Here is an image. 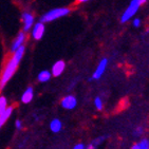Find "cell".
<instances>
[{"label": "cell", "instance_id": "1", "mask_svg": "<svg viewBox=\"0 0 149 149\" xmlns=\"http://www.w3.org/2000/svg\"><path fill=\"white\" fill-rule=\"evenodd\" d=\"M24 51H26V47H20L17 51L13 53V56L6 63V67H4L2 73H1V76H0V91H2L4 89V87L11 80L13 75L16 73L20 61H21L23 55H24Z\"/></svg>", "mask_w": 149, "mask_h": 149}, {"label": "cell", "instance_id": "2", "mask_svg": "<svg viewBox=\"0 0 149 149\" xmlns=\"http://www.w3.org/2000/svg\"><path fill=\"white\" fill-rule=\"evenodd\" d=\"M70 13H71V10L69 8H55V9H52L50 11L46 12L40 17L39 21H41L43 23L52 22V21H55V20L59 19V18L66 17Z\"/></svg>", "mask_w": 149, "mask_h": 149}, {"label": "cell", "instance_id": "3", "mask_svg": "<svg viewBox=\"0 0 149 149\" xmlns=\"http://www.w3.org/2000/svg\"><path fill=\"white\" fill-rule=\"evenodd\" d=\"M146 1L147 0H131V2L129 3L128 8L125 10V12H124L123 15H122L120 21H122L123 23L129 21V20L138 13L140 6H142V4H144Z\"/></svg>", "mask_w": 149, "mask_h": 149}, {"label": "cell", "instance_id": "4", "mask_svg": "<svg viewBox=\"0 0 149 149\" xmlns=\"http://www.w3.org/2000/svg\"><path fill=\"white\" fill-rule=\"evenodd\" d=\"M31 30H32V32H31L32 38L37 41V40H40L43 37L45 32H46V26H45L43 22L38 21V22L34 23V26H32Z\"/></svg>", "mask_w": 149, "mask_h": 149}, {"label": "cell", "instance_id": "5", "mask_svg": "<svg viewBox=\"0 0 149 149\" xmlns=\"http://www.w3.org/2000/svg\"><path fill=\"white\" fill-rule=\"evenodd\" d=\"M21 20H22V22H23V32H24V33L29 32L35 23L34 15L29 11L23 12L22 14H21Z\"/></svg>", "mask_w": 149, "mask_h": 149}, {"label": "cell", "instance_id": "6", "mask_svg": "<svg viewBox=\"0 0 149 149\" xmlns=\"http://www.w3.org/2000/svg\"><path fill=\"white\" fill-rule=\"evenodd\" d=\"M26 33H24L23 31L19 32V34L16 36V38L12 41L11 46H10V51H11L12 53H14V52H16L18 49H19L20 47L24 46V41H26Z\"/></svg>", "mask_w": 149, "mask_h": 149}, {"label": "cell", "instance_id": "7", "mask_svg": "<svg viewBox=\"0 0 149 149\" xmlns=\"http://www.w3.org/2000/svg\"><path fill=\"white\" fill-rule=\"evenodd\" d=\"M107 66H108V59H107V58H103V59L98 63V65H97V67H96L95 71L93 72L91 79H95V80L100 79V78L103 76L104 73H105V71H106Z\"/></svg>", "mask_w": 149, "mask_h": 149}, {"label": "cell", "instance_id": "8", "mask_svg": "<svg viewBox=\"0 0 149 149\" xmlns=\"http://www.w3.org/2000/svg\"><path fill=\"white\" fill-rule=\"evenodd\" d=\"M61 107H63V109H67V110H72L74 109L75 107L77 106V100L75 97L74 95H67L65 97L61 100Z\"/></svg>", "mask_w": 149, "mask_h": 149}, {"label": "cell", "instance_id": "9", "mask_svg": "<svg viewBox=\"0 0 149 149\" xmlns=\"http://www.w3.org/2000/svg\"><path fill=\"white\" fill-rule=\"evenodd\" d=\"M66 69V63L63 60H57L56 63H53L51 70V74L55 77H57L59 75H61Z\"/></svg>", "mask_w": 149, "mask_h": 149}, {"label": "cell", "instance_id": "10", "mask_svg": "<svg viewBox=\"0 0 149 149\" xmlns=\"http://www.w3.org/2000/svg\"><path fill=\"white\" fill-rule=\"evenodd\" d=\"M33 98H34V89L33 87H28L21 95V103L29 104L33 100Z\"/></svg>", "mask_w": 149, "mask_h": 149}, {"label": "cell", "instance_id": "11", "mask_svg": "<svg viewBox=\"0 0 149 149\" xmlns=\"http://www.w3.org/2000/svg\"><path fill=\"white\" fill-rule=\"evenodd\" d=\"M13 109H14L13 107H8V108L0 114V129H1V127L6 123V120L11 118L12 113H13Z\"/></svg>", "mask_w": 149, "mask_h": 149}, {"label": "cell", "instance_id": "12", "mask_svg": "<svg viewBox=\"0 0 149 149\" xmlns=\"http://www.w3.org/2000/svg\"><path fill=\"white\" fill-rule=\"evenodd\" d=\"M50 129L52 132L54 133H58L60 130L63 129V123L59 118H53V120L50 122Z\"/></svg>", "mask_w": 149, "mask_h": 149}, {"label": "cell", "instance_id": "13", "mask_svg": "<svg viewBox=\"0 0 149 149\" xmlns=\"http://www.w3.org/2000/svg\"><path fill=\"white\" fill-rule=\"evenodd\" d=\"M51 77H52L51 72L48 71V70H42L37 75V79L40 83H47V81H49L51 79Z\"/></svg>", "mask_w": 149, "mask_h": 149}, {"label": "cell", "instance_id": "14", "mask_svg": "<svg viewBox=\"0 0 149 149\" xmlns=\"http://www.w3.org/2000/svg\"><path fill=\"white\" fill-rule=\"evenodd\" d=\"M131 149H149V141L146 140V139H143L139 143L134 144L131 147Z\"/></svg>", "mask_w": 149, "mask_h": 149}, {"label": "cell", "instance_id": "15", "mask_svg": "<svg viewBox=\"0 0 149 149\" xmlns=\"http://www.w3.org/2000/svg\"><path fill=\"white\" fill-rule=\"evenodd\" d=\"M6 108H8V100H6V96L1 95V96H0V114H1Z\"/></svg>", "mask_w": 149, "mask_h": 149}, {"label": "cell", "instance_id": "16", "mask_svg": "<svg viewBox=\"0 0 149 149\" xmlns=\"http://www.w3.org/2000/svg\"><path fill=\"white\" fill-rule=\"evenodd\" d=\"M106 139H107L106 135H102V136H98V138L94 139V140H93V141L91 142V144L95 147V148H96V147L100 146V144L103 143V142H104L105 140H106Z\"/></svg>", "mask_w": 149, "mask_h": 149}, {"label": "cell", "instance_id": "17", "mask_svg": "<svg viewBox=\"0 0 149 149\" xmlns=\"http://www.w3.org/2000/svg\"><path fill=\"white\" fill-rule=\"evenodd\" d=\"M94 106H95V108L97 110H102L103 109V107H104V105H103V100H102V98L100 97H95V100H94Z\"/></svg>", "mask_w": 149, "mask_h": 149}, {"label": "cell", "instance_id": "18", "mask_svg": "<svg viewBox=\"0 0 149 149\" xmlns=\"http://www.w3.org/2000/svg\"><path fill=\"white\" fill-rule=\"evenodd\" d=\"M143 132H144L143 127H138V128L134 130V135H135V136H139V135H141Z\"/></svg>", "mask_w": 149, "mask_h": 149}, {"label": "cell", "instance_id": "19", "mask_svg": "<svg viewBox=\"0 0 149 149\" xmlns=\"http://www.w3.org/2000/svg\"><path fill=\"white\" fill-rule=\"evenodd\" d=\"M15 127H16V129L20 130L22 128V122L20 120H16V122H15Z\"/></svg>", "mask_w": 149, "mask_h": 149}, {"label": "cell", "instance_id": "20", "mask_svg": "<svg viewBox=\"0 0 149 149\" xmlns=\"http://www.w3.org/2000/svg\"><path fill=\"white\" fill-rule=\"evenodd\" d=\"M132 24H133V26H135V28H139L141 24V19L140 18H134L133 19V22H132Z\"/></svg>", "mask_w": 149, "mask_h": 149}, {"label": "cell", "instance_id": "21", "mask_svg": "<svg viewBox=\"0 0 149 149\" xmlns=\"http://www.w3.org/2000/svg\"><path fill=\"white\" fill-rule=\"evenodd\" d=\"M73 149H85V145L83 143H78L73 147Z\"/></svg>", "mask_w": 149, "mask_h": 149}, {"label": "cell", "instance_id": "22", "mask_svg": "<svg viewBox=\"0 0 149 149\" xmlns=\"http://www.w3.org/2000/svg\"><path fill=\"white\" fill-rule=\"evenodd\" d=\"M85 149H96V148H95V147L93 146V145H92L91 143H90L89 145H88V146H85Z\"/></svg>", "mask_w": 149, "mask_h": 149}, {"label": "cell", "instance_id": "23", "mask_svg": "<svg viewBox=\"0 0 149 149\" xmlns=\"http://www.w3.org/2000/svg\"><path fill=\"white\" fill-rule=\"evenodd\" d=\"M88 1H90V0H77V2L79 3H85V2H88Z\"/></svg>", "mask_w": 149, "mask_h": 149}]
</instances>
